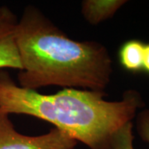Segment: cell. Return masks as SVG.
I'll return each mask as SVG.
<instances>
[{"mask_svg": "<svg viewBox=\"0 0 149 149\" xmlns=\"http://www.w3.org/2000/svg\"><path fill=\"white\" fill-rule=\"evenodd\" d=\"M143 70L147 71L149 74V43L144 46Z\"/></svg>", "mask_w": 149, "mask_h": 149, "instance_id": "obj_9", "label": "cell"}, {"mask_svg": "<svg viewBox=\"0 0 149 149\" xmlns=\"http://www.w3.org/2000/svg\"><path fill=\"white\" fill-rule=\"evenodd\" d=\"M144 46L139 40H130L123 44L119 50V61L124 69L131 72L143 70Z\"/></svg>", "mask_w": 149, "mask_h": 149, "instance_id": "obj_6", "label": "cell"}, {"mask_svg": "<svg viewBox=\"0 0 149 149\" xmlns=\"http://www.w3.org/2000/svg\"><path fill=\"white\" fill-rule=\"evenodd\" d=\"M136 127L141 139L149 144V109H142L137 113Z\"/></svg>", "mask_w": 149, "mask_h": 149, "instance_id": "obj_8", "label": "cell"}, {"mask_svg": "<svg viewBox=\"0 0 149 149\" xmlns=\"http://www.w3.org/2000/svg\"><path fill=\"white\" fill-rule=\"evenodd\" d=\"M127 3L125 0H85L81 3V13L91 25H98L113 16Z\"/></svg>", "mask_w": 149, "mask_h": 149, "instance_id": "obj_5", "label": "cell"}, {"mask_svg": "<svg viewBox=\"0 0 149 149\" xmlns=\"http://www.w3.org/2000/svg\"><path fill=\"white\" fill-rule=\"evenodd\" d=\"M16 43L22 88L37 91L56 85L104 92L110 83L113 61L108 49L95 41L70 39L34 6L26 7L18 19Z\"/></svg>", "mask_w": 149, "mask_h": 149, "instance_id": "obj_1", "label": "cell"}, {"mask_svg": "<svg viewBox=\"0 0 149 149\" xmlns=\"http://www.w3.org/2000/svg\"><path fill=\"white\" fill-rule=\"evenodd\" d=\"M18 18L9 8L0 7V70H22L16 43V29Z\"/></svg>", "mask_w": 149, "mask_h": 149, "instance_id": "obj_4", "label": "cell"}, {"mask_svg": "<svg viewBox=\"0 0 149 149\" xmlns=\"http://www.w3.org/2000/svg\"><path fill=\"white\" fill-rule=\"evenodd\" d=\"M133 128V122L128 123L119 128L113 135L112 149H134Z\"/></svg>", "mask_w": 149, "mask_h": 149, "instance_id": "obj_7", "label": "cell"}, {"mask_svg": "<svg viewBox=\"0 0 149 149\" xmlns=\"http://www.w3.org/2000/svg\"><path fill=\"white\" fill-rule=\"evenodd\" d=\"M104 96V92L79 89L43 95L22 88L7 70H0V111L45 120L91 149H112L115 133L145 106L135 90L126 91L117 101Z\"/></svg>", "mask_w": 149, "mask_h": 149, "instance_id": "obj_2", "label": "cell"}, {"mask_svg": "<svg viewBox=\"0 0 149 149\" xmlns=\"http://www.w3.org/2000/svg\"><path fill=\"white\" fill-rule=\"evenodd\" d=\"M78 142L58 128L39 136L17 131L9 114L0 111V149H74Z\"/></svg>", "mask_w": 149, "mask_h": 149, "instance_id": "obj_3", "label": "cell"}]
</instances>
